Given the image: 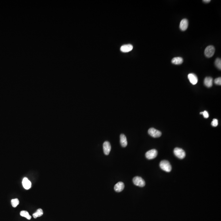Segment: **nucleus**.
<instances>
[{
	"instance_id": "18",
	"label": "nucleus",
	"mask_w": 221,
	"mask_h": 221,
	"mask_svg": "<svg viewBox=\"0 0 221 221\" xmlns=\"http://www.w3.org/2000/svg\"><path fill=\"white\" fill-rule=\"evenodd\" d=\"M19 201L18 199H14L11 200V204L14 208H16L18 205H19Z\"/></svg>"
},
{
	"instance_id": "19",
	"label": "nucleus",
	"mask_w": 221,
	"mask_h": 221,
	"mask_svg": "<svg viewBox=\"0 0 221 221\" xmlns=\"http://www.w3.org/2000/svg\"><path fill=\"white\" fill-rule=\"evenodd\" d=\"M215 65L219 70H221V60L220 58H217L215 61Z\"/></svg>"
},
{
	"instance_id": "4",
	"label": "nucleus",
	"mask_w": 221,
	"mask_h": 221,
	"mask_svg": "<svg viewBox=\"0 0 221 221\" xmlns=\"http://www.w3.org/2000/svg\"><path fill=\"white\" fill-rule=\"evenodd\" d=\"M215 50V47L213 46H208L205 49L204 52L205 56L208 58L211 57L214 55Z\"/></svg>"
},
{
	"instance_id": "7",
	"label": "nucleus",
	"mask_w": 221,
	"mask_h": 221,
	"mask_svg": "<svg viewBox=\"0 0 221 221\" xmlns=\"http://www.w3.org/2000/svg\"><path fill=\"white\" fill-rule=\"evenodd\" d=\"M103 148L104 154L106 155L109 154V153L111 150V145L109 142H105L103 145Z\"/></svg>"
},
{
	"instance_id": "1",
	"label": "nucleus",
	"mask_w": 221,
	"mask_h": 221,
	"mask_svg": "<svg viewBox=\"0 0 221 221\" xmlns=\"http://www.w3.org/2000/svg\"><path fill=\"white\" fill-rule=\"evenodd\" d=\"M160 167L162 170L166 172H170L172 170L171 165L168 161H162L160 163Z\"/></svg>"
},
{
	"instance_id": "22",
	"label": "nucleus",
	"mask_w": 221,
	"mask_h": 221,
	"mask_svg": "<svg viewBox=\"0 0 221 221\" xmlns=\"http://www.w3.org/2000/svg\"><path fill=\"white\" fill-rule=\"evenodd\" d=\"M202 115L204 116V118H207L209 117L208 112H207L206 111H204V112H203Z\"/></svg>"
},
{
	"instance_id": "3",
	"label": "nucleus",
	"mask_w": 221,
	"mask_h": 221,
	"mask_svg": "<svg viewBox=\"0 0 221 221\" xmlns=\"http://www.w3.org/2000/svg\"><path fill=\"white\" fill-rule=\"evenodd\" d=\"M174 154L176 157L179 159H184L185 156V152L181 148L176 147L175 148L174 150Z\"/></svg>"
},
{
	"instance_id": "20",
	"label": "nucleus",
	"mask_w": 221,
	"mask_h": 221,
	"mask_svg": "<svg viewBox=\"0 0 221 221\" xmlns=\"http://www.w3.org/2000/svg\"><path fill=\"white\" fill-rule=\"evenodd\" d=\"M218 120L216 119H213L211 122V125H212V126L216 127H217L218 125Z\"/></svg>"
},
{
	"instance_id": "13",
	"label": "nucleus",
	"mask_w": 221,
	"mask_h": 221,
	"mask_svg": "<svg viewBox=\"0 0 221 221\" xmlns=\"http://www.w3.org/2000/svg\"><path fill=\"white\" fill-rule=\"evenodd\" d=\"M213 79L211 77H206L204 80V84L206 87L210 88L212 86Z\"/></svg>"
},
{
	"instance_id": "17",
	"label": "nucleus",
	"mask_w": 221,
	"mask_h": 221,
	"mask_svg": "<svg viewBox=\"0 0 221 221\" xmlns=\"http://www.w3.org/2000/svg\"><path fill=\"white\" fill-rule=\"evenodd\" d=\"M20 215H21V216L25 217V218H27L28 220H30L31 219V218H32L31 216L29 214V212L27 211H25V210H22V211H21L20 212Z\"/></svg>"
},
{
	"instance_id": "6",
	"label": "nucleus",
	"mask_w": 221,
	"mask_h": 221,
	"mask_svg": "<svg viewBox=\"0 0 221 221\" xmlns=\"http://www.w3.org/2000/svg\"><path fill=\"white\" fill-rule=\"evenodd\" d=\"M148 134L154 138H158L161 136V132L158 130H156L154 128L149 129L148 130Z\"/></svg>"
},
{
	"instance_id": "15",
	"label": "nucleus",
	"mask_w": 221,
	"mask_h": 221,
	"mask_svg": "<svg viewBox=\"0 0 221 221\" xmlns=\"http://www.w3.org/2000/svg\"><path fill=\"white\" fill-rule=\"evenodd\" d=\"M183 61V59L181 57H175L172 59V63L176 65H179L182 64Z\"/></svg>"
},
{
	"instance_id": "11",
	"label": "nucleus",
	"mask_w": 221,
	"mask_h": 221,
	"mask_svg": "<svg viewBox=\"0 0 221 221\" xmlns=\"http://www.w3.org/2000/svg\"><path fill=\"white\" fill-rule=\"evenodd\" d=\"M124 185L122 182H119L115 184L114 186L115 191L116 192L119 193L123 191L124 189Z\"/></svg>"
},
{
	"instance_id": "8",
	"label": "nucleus",
	"mask_w": 221,
	"mask_h": 221,
	"mask_svg": "<svg viewBox=\"0 0 221 221\" xmlns=\"http://www.w3.org/2000/svg\"><path fill=\"white\" fill-rule=\"evenodd\" d=\"M188 25V21L187 19H183L180 23V28L182 31H185L187 29Z\"/></svg>"
},
{
	"instance_id": "14",
	"label": "nucleus",
	"mask_w": 221,
	"mask_h": 221,
	"mask_svg": "<svg viewBox=\"0 0 221 221\" xmlns=\"http://www.w3.org/2000/svg\"><path fill=\"white\" fill-rule=\"evenodd\" d=\"M120 143L122 147H125L128 145V141L126 137L124 134H121L120 135Z\"/></svg>"
},
{
	"instance_id": "23",
	"label": "nucleus",
	"mask_w": 221,
	"mask_h": 221,
	"mask_svg": "<svg viewBox=\"0 0 221 221\" xmlns=\"http://www.w3.org/2000/svg\"><path fill=\"white\" fill-rule=\"evenodd\" d=\"M203 2L206 3H208L210 2V0H204Z\"/></svg>"
},
{
	"instance_id": "16",
	"label": "nucleus",
	"mask_w": 221,
	"mask_h": 221,
	"mask_svg": "<svg viewBox=\"0 0 221 221\" xmlns=\"http://www.w3.org/2000/svg\"><path fill=\"white\" fill-rule=\"evenodd\" d=\"M43 213H44V212H43L42 209L39 208L37 210L36 212H35L34 214H33V217L34 218L36 219L37 217L42 216L43 215Z\"/></svg>"
},
{
	"instance_id": "12",
	"label": "nucleus",
	"mask_w": 221,
	"mask_h": 221,
	"mask_svg": "<svg viewBox=\"0 0 221 221\" xmlns=\"http://www.w3.org/2000/svg\"><path fill=\"white\" fill-rule=\"evenodd\" d=\"M22 184L24 188L26 190H28L30 188L32 185L31 182L27 178H24L22 181Z\"/></svg>"
},
{
	"instance_id": "5",
	"label": "nucleus",
	"mask_w": 221,
	"mask_h": 221,
	"mask_svg": "<svg viewBox=\"0 0 221 221\" xmlns=\"http://www.w3.org/2000/svg\"><path fill=\"white\" fill-rule=\"evenodd\" d=\"M158 154L157 151L155 149H152L148 151L145 154V156L147 159L151 160L156 158Z\"/></svg>"
},
{
	"instance_id": "9",
	"label": "nucleus",
	"mask_w": 221,
	"mask_h": 221,
	"mask_svg": "<svg viewBox=\"0 0 221 221\" xmlns=\"http://www.w3.org/2000/svg\"><path fill=\"white\" fill-rule=\"evenodd\" d=\"M188 78L190 82L193 85H195L198 82V78L196 75L194 73H190L188 75Z\"/></svg>"
},
{
	"instance_id": "10",
	"label": "nucleus",
	"mask_w": 221,
	"mask_h": 221,
	"mask_svg": "<svg viewBox=\"0 0 221 221\" xmlns=\"http://www.w3.org/2000/svg\"><path fill=\"white\" fill-rule=\"evenodd\" d=\"M133 48V46L131 44H126L122 46L120 48V50L122 52H128L131 51V50H132Z\"/></svg>"
},
{
	"instance_id": "21",
	"label": "nucleus",
	"mask_w": 221,
	"mask_h": 221,
	"mask_svg": "<svg viewBox=\"0 0 221 221\" xmlns=\"http://www.w3.org/2000/svg\"><path fill=\"white\" fill-rule=\"evenodd\" d=\"M214 82L217 85H221V78L220 77H218L215 79Z\"/></svg>"
},
{
	"instance_id": "2",
	"label": "nucleus",
	"mask_w": 221,
	"mask_h": 221,
	"mask_svg": "<svg viewBox=\"0 0 221 221\" xmlns=\"http://www.w3.org/2000/svg\"><path fill=\"white\" fill-rule=\"evenodd\" d=\"M133 182L135 185L143 187L145 185V182L143 179L140 176H135L133 179Z\"/></svg>"
}]
</instances>
